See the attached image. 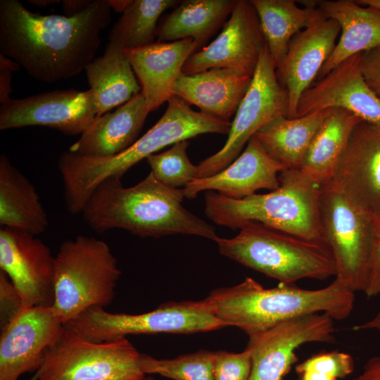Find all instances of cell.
Returning a JSON list of instances; mask_svg holds the SVG:
<instances>
[{"label": "cell", "instance_id": "obj_2", "mask_svg": "<svg viewBox=\"0 0 380 380\" xmlns=\"http://www.w3.org/2000/svg\"><path fill=\"white\" fill-rule=\"evenodd\" d=\"M184 198L182 189L165 185L151 172L130 187L108 177L94 189L82 213L96 232L120 229L142 238L185 234L215 241L214 227L187 210Z\"/></svg>", "mask_w": 380, "mask_h": 380}, {"label": "cell", "instance_id": "obj_32", "mask_svg": "<svg viewBox=\"0 0 380 380\" xmlns=\"http://www.w3.org/2000/svg\"><path fill=\"white\" fill-rule=\"evenodd\" d=\"M215 351H198L172 359H158L140 355L139 366L146 374H159L173 380H215Z\"/></svg>", "mask_w": 380, "mask_h": 380}, {"label": "cell", "instance_id": "obj_29", "mask_svg": "<svg viewBox=\"0 0 380 380\" xmlns=\"http://www.w3.org/2000/svg\"><path fill=\"white\" fill-rule=\"evenodd\" d=\"M236 0H184L158 24V41L191 38L200 46L231 14Z\"/></svg>", "mask_w": 380, "mask_h": 380}, {"label": "cell", "instance_id": "obj_21", "mask_svg": "<svg viewBox=\"0 0 380 380\" xmlns=\"http://www.w3.org/2000/svg\"><path fill=\"white\" fill-rule=\"evenodd\" d=\"M198 47L193 39L188 38L123 49L150 112L173 96V87L183 73V66Z\"/></svg>", "mask_w": 380, "mask_h": 380}, {"label": "cell", "instance_id": "obj_23", "mask_svg": "<svg viewBox=\"0 0 380 380\" xmlns=\"http://www.w3.org/2000/svg\"><path fill=\"white\" fill-rule=\"evenodd\" d=\"M252 77L229 68H212L191 75L182 73L174 85L173 96L195 105L202 113L229 121Z\"/></svg>", "mask_w": 380, "mask_h": 380}, {"label": "cell", "instance_id": "obj_7", "mask_svg": "<svg viewBox=\"0 0 380 380\" xmlns=\"http://www.w3.org/2000/svg\"><path fill=\"white\" fill-rule=\"evenodd\" d=\"M121 274L105 241L83 235L65 241L55 256L54 315L65 325L88 309L108 306Z\"/></svg>", "mask_w": 380, "mask_h": 380}, {"label": "cell", "instance_id": "obj_42", "mask_svg": "<svg viewBox=\"0 0 380 380\" xmlns=\"http://www.w3.org/2000/svg\"><path fill=\"white\" fill-rule=\"evenodd\" d=\"M355 331H380V309L369 319L353 327Z\"/></svg>", "mask_w": 380, "mask_h": 380}, {"label": "cell", "instance_id": "obj_26", "mask_svg": "<svg viewBox=\"0 0 380 380\" xmlns=\"http://www.w3.org/2000/svg\"><path fill=\"white\" fill-rule=\"evenodd\" d=\"M96 116L123 105L141 92V87L123 49L108 42L103 54L84 69Z\"/></svg>", "mask_w": 380, "mask_h": 380}, {"label": "cell", "instance_id": "obj_15", "mask_svg": "<svg viewBox=\"0 0 380 380\" xmlns=\"http://www.w3.org/2000/svg\"><path fill=\"white\" fill-rule=\"evenodd\" d=\"M96 117L91 91L55 90L11 99L0 107V129L44 126L82 134Z\"/></svg>", "mask_w": 380, "mask_h": 380}, {"label": "cell", "instance_id": "obj_5", "mask_svg": "<svg viewBox=\"0 0 380 380\" xmlns=\"http://www.w3.org/2000/svg\"><path fill=\"white\" fill-rule=\"evenodd\" d=\"M279 181L276 190L241 199L209 191L205 197V214L214 223L232 229L256 222L305 239L326 243L319 213L320 186L299 170H282Z\"/></svg>", "mask_w": 380, "mask_h": 380}, {"label": "cell", "instance_id": "obj_8", "mask_svg": "<svg viewBox=\"0 0 380 380\" xmlns=\"http://www.w3.org/2000/svg\"><path fill=\"white\" fill-rule=\"evenodd\" d=\"M80 337L103 342L128 335L194 334L228 327L217 318L205 298L170 301L141 314L112 313L92 308L65 324Z\"/></svg>", "mask_w": 380, "mask_h": 380}, {"label": "cell", "instance_id": "obj_13", "mask_svg": "<svg viewBox=\"0 0 380 380\" xmlns=\"http://www.w3.org/2000/svg\"><path fill=\"white\" fill-rule=\"evenodd\" d=\"M265 44L251 1L236 0L222 32L186 60L182 72L191 75L212 68H229L253 76Z\"/></svg>", "mask_w": 380, "mask_h": 380}, {"label": "cell", "instance_id": "obj_28", "mask_svg": "<svg viewBox=\"0 0 380 380\" xmlns=\"http://www.w3.org/2000/svg\"><path fill=\"white\" fill-rule=\"evenodd\" d=\"M362 119L342 108H330L312 140L300 171L321 186L333 179L350 134Z\"/></svg>", "mask_w": 380, "mask_h": 380}, {"label": "cell", "instance_id": "obj_48", "mask_svg": "<svg viewBox=\"0 0 380 380\" xmlns=\"http://www.w3.org/2000/svg\"><path fill=\"white\" fill-rule=\"evenodd\" d=\"M32 380H37V379L35 377H34Z\"/></svg>", "mask_w": 380, "mask_h": 380}, {"label": "cell", "instance_id": "obj_22", "mask_svg": "<svg viewBox=\"0 0 380 380\" xmlns=\"http://www.w3.org/2000/svg\"><path fill=\"white\" fill-rule=\"evenodd\" d=\"M149 113L140 92L115 111L96 116L68 151L91 158L119 154L138 139Z\"/></svg>", "mask_w": 380, "mask_h": 380}, {"label": "cell", "instance_id": "obj_45", "mask_svg": "<svg viewBox=\"0 0 380 380\" xmlns=\"http://www.w3.org/2000/svg\"><path fill=\"white\" fill-rule=\"evenodd\" d=\"M28 1L30 2V4L35 5L38 7H46L50 4L61 2V1L56 0H30Z\"/></svg>", "mask_w": 380, "mask_h": 380}, {"label": "cell", "instance_id": "obj_9", "mask_svg": "<svg viewBox=\"0 0 380 380\" xmlns=\"http://www.w3.org/2000/svg\"><path fill=\"white\" fill-rule=\"evenodd\" d=\"M319 213L324 238L336 264L335 279L355 293L363 292L374 219L333 179L320 186Z\"/></svg>", "mask_w": 380, "mask_h": 380}, {"label": "cell", "instance_id": "obj_46", "mask_svg": "<svg viewBox=\"0 0 380 380\" xmlns=\"http://www.w3.org/2000/svg\"><path fill=\"white\" fill-rule=\"evenodd\" d=\"M355 1L360 5L372 6L380 10V0H358Z\"/></svg>", "mask_w": 380, "mask_h": 380}, {"label": "cell", "instance_id": "obj_30", "mask_svg": "<svg viewBox=\"0 0 380 380\" xmlns=\"http://www.w3.org/2000/svg\"><path fill=\"white\" fill-rule=\"evenodd\" d=\"M275 68L285 56L289 42L310 23L319 11L317 1L251 0Z\"/></svg>", "mask_w": 380, "mask_h": 380}, {"label": "cell", "instance_id": "obj_41", "mask_svg": "<svg viewBox=\"0 0 380 380\" xmlns=\"http://www.w3.org/2000/svg\"><path fill=\"white\" fill-rule=\"evenodd\" d=\"M12 72L0 71V103L1 105L11 99V81Z\"/></svg>", "mask_w": 380, "mask_h": 380}, {"label": "cell", "instance_id": "obj_14", "mask_svg": "<svg viewBox=\"0 0 380 380\" xmlns=\"http://www.w3.org/2000/svg\"><path fill=\"white\" fill-rule=\"evenodd\" d=\"M55 256L41 239L23 231L0 229V270L18 290L23 310L51 307L54 299Z\"/></svg>", "mask_w": 380, "mask_h": 380}, {"label": "cell", "instance_id": "obj_31", "mask_svg": "<svg viewBox=\"0 0 380 380\" xmlns=\"http://www.w3.org/2000/svg\"><path fill=\"white\" fill-rule=\"evenodd\" d=\"M175 0H132L108 34L109 42L134 49L154 42L163 13L179 4Z\"/></svg>", "mask_w": 380, "mask_h": 380}, {"label": "cell", "instance_id": "obj_17", "mask_svg": "<svg viewBox=\"0 0 380 380\" xmlns=\"http://www.w3.org/2000/svg\"><path fill=\"white\" fill-rule=\"evenodd\" d=\"M341 32L339 24L319 10L310 23L291 39L276 75L289 96V118H294L303 93L311 86L333 52Z\"/></svg>", "mask_w": 380, "mask_h": 380}, {"label": "cell", "instance_id": "obj_1", "mask_svg": "<svg viewBox=\"0 0 380 380\" xmlns=\"http://www.w3.org/2000/svg\"><path fill=\"white\" fill-rule=\"evenodd\" d=\"M111 10L108 0H93L72 17L42 15L18 0H1L0 54L16 61L39 82L70 79L95 58Z\"/></svg>", "mask_w": 380, "mask_h": 380}, {"label": "cell", "instance_id": "obj_34", "mask_svg": "<svg viewBox=\"0 0 380 380\" xmlns=\"http://www.w3.org/2000/svg\"><path fill=\"white\" fill-rule=\"evenodd\" d=\"M352 355L338 350L316 353L298 364L297 380H338L350 375L354 370Z\"/></svg>", "mask_w": 380, "mask_h": 380}, {"label": "cell", "instance_id": "obj_47", "mask_svg": "<svg viewBox=\"0 0 380 380\" xmlns=\"http://www.w3.org/2000/svg\"><path fill=\"white\" fill-rule=\"evenodd\" d=\"M142 380H156L154 378H152V377H145L144 379H143Z\"/></svg>", "mask_w": 380, "mask_h": 380}, {"label": "cell", "instance_id": "obj_39", "mask_svg": "<svg viewBox=\"0 0 380 380\" xmlns=\"http://www.w3.org/2000/svg\"><path fill=\"white\" fill-rule=\"evenodd\" d=\"M352 380H380V356L369 358L361 372Z\"/></svg>", "mask_w": 380, "mask_h": 380}, {"label": "cell", "instance_id": "obj_3", "mask_svg": "<svg viewBox=\"0 0 380 380\" xmlns=\"http://www.w3.org/2000/svg\"><path fill=\"white\" fill-rule=\"evenodd\" d=\"M231 122L194 110L173 96L158 121L128 148L115 156L91 158L69 151L61 155L58 167L62 177L66 207L82 213L94 189L108 177L122 179L132 166L158 151L203 134H228Z\"/></svg>", "mask_w": 380, "mask_h": 380}, {"label": "cell", "instance_id": "obj_16", "mask_svg": "<svg viewBox=\"0 0 380 380\" xmlns=\"http://www.w3.org/2000/svg\"><path fill=\"white\" fill-rule=\"evenodd\" d=\"M63 329L51 307L23 310L1 329L0 380H18L25 373L37 371Z\"/></svg>", "mask_w": 380, "mask_h": 380}, {"label": "cell", "instance_id": "obj_12", "mask_svg": "<svg viewBox=\"0 0 380 380\" xmlns=\"http://www.w3.org/2000/svg\"><path fill=\"white\" fill-rule=\"evenodd\" d=\"M333 318L324 313L300 315L251 334L246 349L251 357L248 380H283L298 361L296 350L309 343H333Z\"/></svg>", "mask_w": 380, "mask_h": 380}, {"label": "cell", "instance_id": "obj_36", "mask_svg": "<svg viewBox=\"0 0 380 380\" xmlns=\"http://www.w3.org/2000/svg\"><path fill=\"white\" fill-rule=\"evenodd\" d=\"M23 310L22 298L7 274L0 270L1 329L14 320Z\"/></svg>", "mask_w": 380, "mask_h": 380}, {"label": "cell", "instance_id": "obj_35", "mask_svg": "<svg viewBox=\"0 0 380 380\" xmlns=\"http://www.w3.org/2000/svg\"><path fill=\"white\" fill-rule=\"evenodd\" d=\"M251 357L244 349L241 353L215 351V380H248L251 372Z\"/></svg>", "mask_w": 380, "mask_h": 380}, {"label": "cell", "instance_id": "obj_19", "mask_svg": "<svg viewBox=\"0 0 380 380\" xmlns=\"http://www.w3.org/2000/svg\"><path fill=\"white\" fill-rule=\"evenodd\" d=\"M374 221L380 215V123L361 120L332 179Z\"/></svg>", "mask_w": 380, "mask_h": 380}, {"label": "cell", "instance_id": "obj_25", "mask_svg": "<svg viewBox=\"0 0 380 380\" xmlns=\"http://www.w3.org/2000/svg\"><path fill=\"white\" fill-rule=\"evenodd\" d=\"M0 224L33 236L49 227L35 187L4 153L0 156Z\"/></svg>", "mask_w": 380, "mask_h": 380}, {"label": "cell", "instance_id": "obj_6", "mask_svg": "<svg viewBox=\"0 0 380 380\" xmlns=\"http://www.w3.org/2000/svg\"><path fill=\"white\" fill-rule=\"evenodd\" d=\"M222 255L277 279L295 284L303 279L324 280L336 277L331 251L326 243L305 239L250 222L233 238L217 237Z\"/></svg>", "mask_w": 380, "mask_h": 380}, {"label": "cell", "instance_id": "obj_43", "mask_svg": "<svg viewBox=\"0 0 380 380\" xmlns=\"http://www.w3.org/2000/svg\"><path fill=\"white\" fill-rule=\"evenodd\" d=\"M21 66L12 58L0 54V71L16 72Z\"/></svg>", "mask_w": 380, "mask_h": 380}, {"label": "cell", "instance_id": "obj_40", "mask_svg": "<svg viewBox=\"0 0 380 380\" xmlns=\"http://www.w3.org/2000/svg\"><path fill=\"white\" fill-rule=\"evenodd\" d=\"M93 0H65L63 1V9L65 16H75L86 10Z\"/></svg>", "mask_w": 380, "mask_h": 380}, {"label": "cell", "instance_id": "obj_33", "mask_svg": "<svg viewBox=\"0 0 380 380\" xmlns=\"http://www.w3.org/2000/svg\"><path fill=\"white\" fill-rule=\"evenodd\" d=\"M187 140L177 142L160 153L149 156L146 160L151 172L163 184L172 188L187 186L196 178L197 165L189 159Z\"/></svg>", "mask_w": 380, "mask_h": 380}, {"label": "cell", "instance_id": "obj_37", "mask_svg": "<svg viewBox=\"0 0 380 380\" xmlns=\"http://www.w3.org/2000/svg\"><path fill=\"white\" fill-rule=\"evenodd\" d=\"M363 293L369 298L380 294V215L374 221L372 249Z\"/></svg>", "mask_w": 380, "mask_h": 380}, {"label": "cell", "instance_id": "obj_18", "mask_svg": "<svg viewBox=\"0 0 380 380\" xmlns=\"http://www.w3.org/2000/svg\"><path fill=\"white\" fill-rule=\"evenodd\" d=\"M361 55L347 58L310 86L300 97L296 118L325 109L342 108L362 120L380 123V98L364 78Z\"/></svg>", "mask_w": 380, "mask_h": 380}, {"label": "cell", "instance_id": "obj_24", "mask_svg": "<svg viewBox=\"0 0 380 380\" xmlns=\"http://www.w3.org/2000/svg\"><path fill=\"white\" fill-rule=\"evenodd\" d=\"M317 7L327 18L341 27L336 46L322 67L317 80L347 58L380 46V10L362 6L352 0L317 1Z\"/></svg>", "mask_w": 380, "mask_h": 380}, {"label": "cell", "instance_id": "obj_10", "mask_svg": "<svg viewBox=\"0 0 380 380\" xmlns=\"http://www.w3.org/2000/svg\"><path fill=\"white\" fill-rule=\"evenodd\" d=\"M141 353L127 337L85 340L67 329L47 352L37 380H142Z\"/></svg>", "mask_w": 380, "mask_h": 380}, {"label": "cell", "instance_id": "obj_11", "mask_svg": "<svg viewBox=\"0 0 380 380\" xmlns=\"http://www.w3.org/2000/svg\"><path fill=\"white\" fill-rule=\"evenodd\" d=\"M289 96L279 83L267 44L260 54L248 89L241 100L224 146L197 165L196 178L212 176L227 167L245 144L265 125L284 115L288 118Z\"/></svg>", "mask_w": 380, "mask_h": 380}, {"label": "cell", "instance_id": "obj_38", "mask_svg": "<svg viewBox=\"0 0 380 380\" xmlns=\"http://www.w3.org/2000/svg\"><path fill=\"white\" fill-rule=\"evenodd\" d=\"M361 69L366 82L380 98V46L362 53Z\"/></svg>", "mask_w": 380, "mask_h": 380}, {"label": "cell", "instance_id": "obj_4", "mask_svg": "<svg viewBox=\"0 0 380 380\" xmlns=\"http://www.w3.org/2000/svg\"><path fill=\"white\" fill-rule=\"evenodd\" d=\"M355 293L336 279L324 288L310 290L281 282L266 289L246 277L236 285L213 290L205 298L217 318L249 335L285 319L312 313L344 320L354 308Z\"/></svg>", "mask_w": 380, "mask_h": 380}, {"label": "cell", "instance_id": "obj_44", "mask_svg": "<svg viewBox=\"0 0 380 380\" xmlns=\"http://www.w3.org/2000/svg\"><path fill=\"white\" fill-rule=\"evenodd\" d=\"M108 4L111 9L119 12L123 13L129 6L132 0H108Z\"/></svg>", "mask_w": 380, "mask_h": 380}, {"label": "cell", "instance_id": "obj_20", "mask_svg": "<svg viewBox=\"0 0 380 380\" xmlns=\"http://www.w3.org/2000/svg\"><path fill=\"white\" fill-rule=\"evenodd\" d=\"M285 169L253 136L243 153L227 167L212 176L194 179L182 190L188 198L203 191H217L227 197L241 199L260 189H278L279 175Z\"/></svg>", "mask_w": 380, "mask_h": 380}, {"label": "cell", "instance_id": "obj_27", "mask_svg": "<svg viewBox=\"0 0 380 380\" xmlns=\"http://www.w3.org/2000/svg\"><path fill=\"white\" fill-rule=\"evenodd\" d=\"M330 111L318 110L302 117L278 116L255 134L267 153L286 169H300L308 150Z\"/></svg>", "mask_w": 380, "mask_h": 380}]
</instances>
